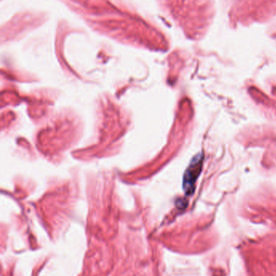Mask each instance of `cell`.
Segmentation results:
<instances>
[{
  "mask_svg": "<svg viewBox=\"0 0 276 276\" xmlns=\"http://www.w3.org/2000/svg\"><path fill=\"white\" fill-rule=\"evenodd\" d=\"M203 155L199 154L194 157L192 163L185 171L183 179V188L186 195H193L195 183L203 168Z\"/></svg>",
  "mask_w": 276,
  "mask_h": 276,
  "instance_id": "6da1fadb",
  "label": "cell"
}]
</instances>
